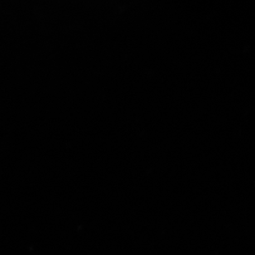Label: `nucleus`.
Here are the masks:
<instances>
[]
</instances>
